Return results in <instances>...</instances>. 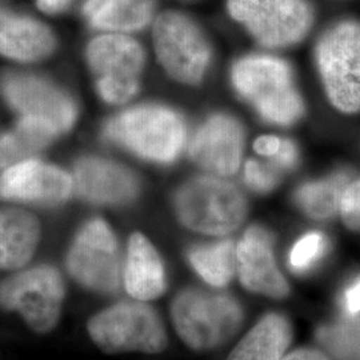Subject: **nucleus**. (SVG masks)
<instances>
[{
  "label": "nucleus",
  "mask_w": 360,
  "mask_h": 360,
  "mask_svg": "<svg viewBox=\"0 0 360 360\" xmlns=\"http://www.w3.org/2000/svg\"><path fill=\"white\" fill-rule=\"evenodd\" d=\"M171 322L180 340L193 351H210L229 342L245 319L236 297L187 287L174 296Z\"/></svg>",
  "instance_id": "obj_1"
},
{
  "label": "nucleus",
  "mask_w": 360,
  "mask_h": 360,
  "mask_svg": "<svg viewBox=\"0 0 360 360\" xmlns=\"http://www.w3.org/2000/svg\"><path fill=\"white\" fill-rule=\"evenodd\" d=\"M91 342L108 355L141 352L158 355L167 348L166 326L147 302L120 300L101 309L87 322Z\"/></svg>",
  "instance_id": "obj_2"
},
{
  "label": "nucleus",
  "mask_w": 360,
  "mask_h": 360,
  "mask_svg": "<svg viewBox=\"0 0 360 360\" xmlns=\"http://www.w3.org/2000/svg\"><path fill=\"white\" fill-rule=\"evenodd\" d=\"M104 136L143 159L172 163L186 143V124L174 110L160 104L132 107L104 124Z\"/></svg>",
  "instance_id": "obj_3"
},
{
  "label": "nucleus",
  "mask_w": 360,
  "mask_h": 360,
  "mask_svg": "<svg viewBox=\"0 0 360 360\" xmlns=\"http://www.w3.org/2000/svg\"><path fill=\"white\" fill-rule=\"evenodd\" d=\"M231 79L235 90L267 122L288 126L303 114L291 68L282 59L245 56L232 67Z\"/></svg>",
  "instance_id": "obj_4"
},
{
  "label": "nucleus",
  "mask_w": 360,
  "mask_h": 360,
  "mask_svg": "<svg viewBox=\"0 0 360 360\" xmlns=\"http://www.w3.org/2000/svg\"><path fill=\"white\" fill-rule=\"evenodd\" d=\"M180 223L205 235L221 236L235 231L247 217V202L233 184L214 176L193 178L174 196Z\"/></svg>",
  "instance_id": "obj_5"
},
{
  "label": "nucleus",
  "mask_w": 360,
  "mask_h": 360,
  "mask_svg": "<svg viewBox=\"0 0 360 360\" xmlns=\"http://www.w3.org/2000/svg\"><path fill=\"white\" fill-rule=\"evenodd\" d=\"M65 283L50 264L19 271L0 283V309L16 312L34 333L50 334L60 322Z\"/></svg>",
  "instance_id": "obj_6"
},
{
  "label": "nucleus",
  "mask_w": 360,
  "mask_h": 360,
  "mask_svg": "<svg viewBox=\"0 0 360 360\" xmlns=\"http://www.w3.org/2000/svg\"><path fill=\"white\" fill-rule=\"evenodd\" d=\"M65 270L82 288L116 295L122 288L123 259L112 229L103 219L86 221L65 255Z\"/></svg>",
  "instance_id": "obj_7"
},
{
  "label": "nucleus",
  "mask_w": 360,
  "mask_h": 360,
  "mask_svg": "<svg viewBox=\"0 0 360 360\" xmlns=\"http://www.w3.org/2000/svg\"><path fill=\"white\" fill-rule=\"evenodd\" d=\"M316 62L331 103L347 114L359 111V23L342 22L330 28L316 46Z\"/></svg>",
  "instance_id": "obj_8"
},
{
  "label": "nucleus",
  "mask_w": 360,
  "mask_h": 360,
  "mask_svg": "<svg viewBox=\"0 0 360 360\" xmlns=\"http://www.w3.org/2000/svg\"><path fill=\"white\" fill-rule=\"evenodd\" d=\"M87 62L104 102L122 104L139 90L144 52L138 41L123 35H102L91 40Z\"/></svg>",
  "instance_id": "obj_9"
},
{
  "label": "nucleus",
  "mask_w": 360,
  "mask_h": 360,
  "mask_svg": "<svg viewBox=\"0 0 360 360\" xmlns=\"http://www.w3.org/2000/svg\"><path fill=\"white\" fill-rule=\"evenodd\" d=\"M158 58L174 79L198 84L211 62V47L202 30L183 13H162L154 26Z\"/></svg>",
  "instance_id": "obj_10"
},
{
  "label": "nucleus",
  "mask_w": 360,
  "mask_h": 360,
  "mask_svg": "<svg viewBox=\"0 0 360 360\" xmlns=\"http://www.w3.org/2000/svg\"><path fill=\"white\" fill-rule=\"evenodd\" d=\"M232 18L266 47H284L304 38L312 23L306 0H229Z\"/></svg>",
  "instance_id": "obj_11"
},
{
  "label": "nucleus",
  "mask_w": 360,
  "mask_h": 360,
  "mask_svg": "<svg viewBox=\"0 0 360 360\" xmlns=\"http://www.w3.org/2000/svg\"><path fill=\"white\" fill-rule=\"evenodd\" d=\"M0 91L22 117L41 122L59 135L71 129L77 120V104L70 94L44 77L10 72L1 77Z\"/></svg>",
  "instance_id": "obj_12"
},
{
  "label": "nucleus",
  "mask_w": 360,
  "mask_h": 360,
  "mask_svg": "<svg viewBox=\"0 0 360 360\" xmlns=\"http://www.w3.org/2000/svg\"><path fill=\"white\" fill-rule=\"evenodd\" d=\"M74 190V180L62 168L40 160H23L0 176V199L41 207L65 205Z\"/></svg>",
  "instance_id": "obj_13"
},
{
  "label": "nucleus",
  "mask_w": 360,
  "mask_h": 360,
  "mask_svg": "<svg viewBox=\"0 0 360 360\" xmlns=\"http://www.w3.org/2000/svg\"><path fill=\"white\" fill-rule=\"evenodd\" d=\"M74 187L83 200L96 206H127L141 193L139 180L131 169L95 156L77 160Z\"/></svg>",
  "instance_id": "obj_14"
},
{
  "label": "nucleus",
  "mask_w": 360,
  "mask_h": 360,
  "mask_svg": "<svg viewBox=\"0 0 360 360\" xmlns=\"http://www.w3.org/2000/svg\"><path fill=\"white\" fill-rule=\"evenodd\" d=\"M245 132L232 116L215 114L196 129L188 153L193 162L220 176L233 175L240 166Z\"/></svg>",
  "instance_id": "obj_15"
},
{
  "label": "nucleus",
  "mask_w": 360,
  "mask_h": 360,
  "mask_svg": "<svg viewBox=\"0 0 360 360\" xmlns=\"http://www.w3.org/2000/svg\"><path fill=\"white\" fill-rule=\"evenodd\" d=\"M272 247L270 232L260 226L250 227L236 245V271L250 292L283 299L290 285L276 266Z\"/></svg>",
  "instance_id": "obj_16"
},
{
  "label": "nucleus",
  "mask_w": 360,
  "mask_h": 360,
  "mask_svg": "<svg viewBox=\"0 0 360 360\" xmlns=\"http://www.w3.org/2000/svg\"><path fill=\"white\" fill-rule=\"evenodd\" d=\"M122 284L131 299L153 302L166 294V267L154 245L141 232L129 236Z\"/></svg>",
  "instance_id": "obj_17"
},
{
  "label": "nucleus",
  "mask_w": 360,
  "mask_h": 360,
  "mask_svg": "<svg viewBox=\"0 0 360 360\" xmlns=\"http://www.w3.org/2000/svg\"><path fill=\"white\" fill-rule=\"evenodd\" d=\"M51 30L38 20L0 8V53L20 62H37L55 50Z\"/></svg>",
  "instance_id": "obj_18"
},
{
  "label": "nucleus",
  "mask_w": 360,
  "mask_h": 360,
  "mask_svg": "<svg viewBox=\"0 0 360 360\" xmlns=\"http://www.w3.org/2000/svg\"><path fill=\"white\" fill-rule=\"evenodd\" d=\"M40 224L20 208H0V270H22L35 255Z\"/></svg>",
  "instance_id": "obj_19"
},
{
  "label": "nucleus",
  "mask_w": 360,
  "mask_h": 360,
  "mask_svg": "<svg viewBox=\"0 0 360 360\" xmlns=\"http://www.w3.org/2000/svg\"><path fill=\"white\" fill-rule=\"evenodd\" d=\"M292 339L291 324L279 314H269L245 335L227 360H281Z\"/></svg>",
  "instance_id": "obj_20"
},
{
  "label": "nucleus",
  "mask_w": 360,
  "mask_h": 360,
  "mask_svg": "<svg viewBox=\"0 0 360 360\" xmlns=\"http://www.w3.org/2000/svg\"><path fill=\"white\" fill-rule=\"evenodd\" d=\"M187 260L207 284L221 288L230 283L235 275L236 247L231 239L193 245L187 251Z\"/></svg>",
  "instance_id": "obj_21"
},
{
  "label": "nucleus",
  "mask_w": 360,
  "mask_h": 360,
  "mask_svg": "<svg viewBox=\"0 0 360 360\" xmlns=\"http://www.w3.org/2000/svg\"><path fill=\"white\" fill-rule=\"evenodd\" d=\"M58 135L55 129L41 122L22 117L13 131L0 136V169L23 162L49 146Z\"/></svg>",
  "instance_id": "obj_22"
},
{
  "label": "nucleus",
  "mask_w": 360,
  "mask_h": 360,
  "mask_svg": "<svg viewBox=\"0 0 360 360\" xmlns=\"http://www.w3.org/2000/svg\"><path fill=\"white\" fill-rule=\"evenodd\" d=\"M155 0H103L89 15L95 28L110 31H138L153 18Z\"/></svg>",
  "instance_id": "obj_23"
},
{
  "label": "nucleus",
  "mask_w": 360,
  "mask_h": 360,
  "mask_svg": "<svg viewBox=\"0 0 360 360\" xmlns=\"http://www.w3.org/2000/svg\"><path fill=\"white\" fill-rule=\"evenodd\" d=\"M347 179V175L336 174L327 179L303 184L296 191V205L309 218H333L340 206Z\"/></svg>",
  "instance_id": "obj_24"
},
{
  "label": "nucleus",
  "mask_w": 360,
  "mask_h": 360,
  "mask_svg": "<svg viewBox=\"0 0 360 360\" xmlns=\"http://www.w3.org/2000/svg\"><path fill=\"white\" fill-rule=\"evenodd\" d=\"M318 340L338 360H360V318H345L318 330Z\"/></svg>",
  "instance_id": "obj_25"
},
{
  "label": "nucleus",
  "mask_w": 360,
  "mask_h": 360,
  "mask_svg": "<svg viewBox=\"0 0 360 360\" xmlns=\"http://www.w3.org/2000/svg\"><path fill=\"white\" fill-rule=\"evenodd\" d=\"M328 242L321 232H309L296 242L290 252V267L303 274L318 264L327 252Z\"/></svg>",
  "instance_id": "obj_26"
},
{
  "label": "nucleus",
  "mask_w": 360,
  "mask_h": 360,
  "mask_svg": "<svg viewBox=\"0 0 360 360\" xmlns=\"http://www.w3.org/2000/svg\"><path fill=\"white\" fill-rule=\"evenodd\" d=\"M245 180L254 191L269 193L278 184V174L275 168L263 166L257 160H248L245 168Z\"/></svg>",
  "instance_id": "obj_27"
},
{
  "label": "nucleus",
  "mask_w": 360,
  "mask_h": 360,
  "mask_svg": "<svg viewBox=\"0 0 360 360\" xmlns=\"http://www.w3.org/2000/svg\"><path fill=\"white\" fill-rule=\"evenodd\" d=\"M339 208L347 227L360 231V179L345 188Z\"/></svg>",
  "instance_id": "obj_28"
},
{
  "label": "nucleus",
  "mask_w": 360,
  "mask_h": 360,
  "mask_svg": "<svg viewBox=\"0 0 360 360\" xmlns=\"http://www.w3.org/2000/svg\"><path fill=\"white\" fill-rule=\"evenodd\" d=\"M340 304L348 315H356L360 312V276L348 285L343 292Z\"/></svg>",
  "instance_id": "obj_29"
},
{
  "label": "nucleus",
  "mask_w": 360,
  "mask_h": 360,
  "mask_svg": "<svg viewBox=\"0 0 360 360\" xmlns=\"http://www.w3.org/2000/svg\"><path fill=\"white\" fill-rule=\"evenodd\" d=\"M274 165H276L278 167L292 168L296 165L297 160V151H296L295 144L291 141H282V146L279 153L272 156Z\"/></svg>",
  "instance_id": "obj_30"
},
{
  "label": "nucleus",
  "mask_w": 360,
  "mask_h": 360,
  "mask_svg": "<svg viewBox=\"0 0 360 360\" xmlns=\"http://www.w3.org/2000/svg\"><path fill=\"white\" fill-rule=\"evenodd\" d=\"M281 146H282V141L276 136H262L254 144V148L257 154L272 158L279 153Z\"/></svg>",
  "instance_id": "obj_31"
},
{
  "label": "nucleus",
  "mask_w": 360,
  "mask_h": 360,
  "mask_svg": "<svg viewBox=\"0 0 360 360\" xmlns=\"http://www.w3.org/2000/svg\"><path fill=\"white\" fill-rule=\"evenodd\" d=\"M281 360H330L327 356H324L322 352L315 351V349H297L295 352H291L285 358Z\"/></svg>",
  "instance_id": "obj_32"
},
{
  "label": "nucleus",
  "mask_w": 360,
  "mask_h": 360,
  "mask_svg": "<svg viewBox=\"0 0 360 360\" xmlns=\"http://www.w3.org/2000/svg\"><path fill=\"white\" fill-rule=\"evenodd\" d=\"M71 0H38V7L44 13H56L63 11Z\"/></svg>",
  "instance_id": "obj_33"
},
{
  "label": "nucleus",
  "mask_w": 360,
  "mask_h": 360,
  "mask_svg": "<svg viewBox=\"0 0 360 360\" xmlns=\"http://www.w3.org/2000/svg\"><path fill=\"white\" fill-rule=\"evenodd\" d=\"M103 0H86L84 3V13L89 16L91 13H94L101 4H102Z\"/></svg>",
  "instance_id": "obj_34"
}]
</instances>
